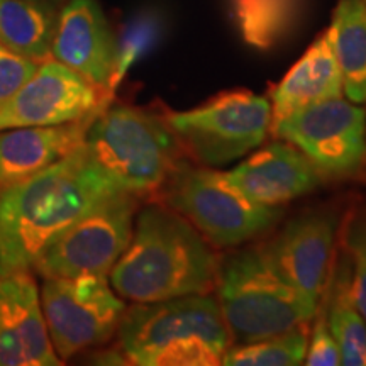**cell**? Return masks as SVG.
<instances>
[{
	"label": "cell",
	"instance_id": "1",
	"mask_svg": "<svg viewBox=\"0 0 366 366\" xmlns=\"http://www.w3.org/2000/svg\"><path fill=\"white\" fill-rule=\"evenodd\" d=\"M121 187L85 143L24 180L0 189V278L34 268L48 246Z\"/></svg>",
	"mask_w": 366,
	"mask_h": 366
},
{
	"label": "cell",
	"instance_id": "2",
	"mask_svg": "<svg viewBox=\"0 0 366 366\" xmlns=\"http://www.w3.org/2000/svg\"><path fill=\"white\" fill-rule=\"evenodd\" d=\"M219 264L214 246L185 217L153 204L137 212L129 244L109 277L122 299L151 304L209 294Z\"/></svg>",
	"mask_w": 366,
	"mask_h": 366
},
{
	"label": "cell",
	"instance_id": "3",
	"mask_svg": "<svg viewBox=\"0 0 366 366\" xmlns=\"http://www.w3.org/2000/svg\"><path fill=\"white\" fill-rule=\"evenodd\" d=\"M117 332L126 360L139 366H216L232 346L219 302L207 294L136 304Z\"/></svg>",
	"mask_w": 366,
	"mask_h": 366
},
{
	"label": "cell",
	"instance_id": "4",
	"mask_svg": "<svg viewBox=\"0 0 366 366\" xmlns=\"http://www.w3.org/2000/svg\"><path fill=\"white\" fill-rule=\"evenodd\" d=\"M216 288L232 345L307 326L317 310V302L283 277L264 241L221 259Z\"/></svg>",
	"mask_w": 366,
	"mask_h": 366
},
{
	"label": "cell",
	"instance_id": "5",
	"mask_svg": "<svg viewBox=\"0 0 366 366\" xmlns=\"http://www.w3.org/2000/svg\"><path fill=\"white\" fill-rule=\"evenodd\" d=\"M85 146L102 170L131 194L159 190L183 153L167 117L131 107H104L86 131Z\"/></svg>",
	"mask_w": 366,
	"mask_h": 366
},
{
	"label": "cell",
	"instance_id": "6",
	"mask_svg": "<svg viewBox=\"0 0 366 366\" xmlns=\"http://www.w3.org/2000/svg\"><path fill=\"white\" fill-rule=\"evenodd\" d=\"M164 202L180 214L214 248H237L267 234L283 216V207L249 199L224 172L178 162L162 187Z\"/></svg>",
	"mask_w": 366,
	"mask_h": 366
},
{
	"label": "cell",
	"instance_id": "7",
	"mask_svg": "<svg viewBox=\"0 0 366 366\" xmlns=\"http://www.w3.org/2000/svg\"><path fill=\"white\" fill-rule=\"evenodd\" d=\"M164 117L183 153L209 168L246 157L272 131V104L249 90L224 92L199 107Z\"/></svg>",
	"mask_w": 366,
	"mask_h": 366
},
{
	"label": "cell",
	"instance_id": "8",
	"mask_svg": "<svg viewBox=\"0 0 366 366\" xmlns=\"http://www.w3.org/2000/svg\"><path fill=\"white\" fill-rule=\"evenodd\" d=\"M137 194L117 192L100 200L59 234L34 264L44 278L104 277L129 244Z\"/></svg>",
	"mask_w": 366,
	"mask_h": 366
},
{
	"label": "cell",
	"instance_id": "9",
	"mask_svg": "<svg viewBox=\"0 0 366 366\" xmlns=\"http://www.w3.org/2000/svg\"><path fill=\"white\" fill-rule=\"evenodd\" d=\"M41 309L59 360L107 342L126 312L124 300L104 277L46 278Z\"/></svg>",
	"mask_w": 366,
	"mask_h": 366
},
{
	"label": "cell",
	"instance_id": "10",
	"mask_svg": "<svg viewBox=\"0 0 366 366\" xmlns=\"http://www.w3.org/2000/svg\"><path fill=\"white\" fill-rule=\"evenodd\" d=\"M273 134L302 151L322 178H351L366 167V111L342 97L283 117Z\"/></svg>",
	"mask_w": 366,
	"mask_h": 366
},
{
	"label": "cell",
	"instance_id": "11",
	"mask_svg": "<svg viewBox=\"0 0 366 366\" xmlns=\"http://www.w3.org/2000/svg\"><path fill=\"white\" fill-rule=\"evenodd\" d=\"M111 104V97L59 61H46L0 107V131L80 121Z\"/></svg>",
	"mask_w": 366,
	"mask_h": 366
},
{
	"label": "cell",
	"instance_id": "12",
	"mask_svg": "<svg viewBox=\"0 0 366 366\" xmlns=\"http://www.w3.org/2000/svg\"><path fill=\"white\" fill-rule=\"evenodd\" d=\"M336 234L332 212L310 210L290 219L264 246L283 277L319 302L332 273Z\"/></svg>",
	"mask_w": 366,
	"mask_h": 366
},
{
	"label": "cell",
	"instance_id": "13",
	"mask_svg": "<svg viewBox=\"0 0 366 366\" xmlns=\"http://www.w3.org/2000/svg\"><path fill=\"white\" fill-rule=\"evenodd\" d=\"M51 56L111 97L116 34L97 0H66L58 14Z\"/></svg>",
	"mask_w": 366,
	"mask_h": 366
},
{
	"label": "cell",
	"instance_id": "14",
	"mask_svg": "<svg viewBox=\"0 0 366 366\" xmlns=\"http://www.w3.org/2000/svg\"><path fill=\"white\" fill-rule=\"evenodd\" d=\"M39 292L26 273L0 278V366H58Z\"/></svg>",
	"mask_w": 366,
	"mask_h": 366
},
{
	"label": "cell",
	"instance_id": "15",
	"mask_svg": "<svg viewBox=\"0 0 366 366\" xmlns=\"http://www.w3.org/2000/svg\"><path fill=\"white\" fill-rule=\"evenodd\" d=\"M224 173L249 199L272 207H283V204L310 194L324 180L309 158L290 143L263 146Z\"/></svg>",
	"mask_w": 366,
	"mask_h": 366
},
{
	"label": "cell",
	"instance_id": "16",
	"mask_svg": "<svg viewBox=\"0 0 366 366\" xmlns=\"http://www.w3.org/2000/svg\"><path fill=\"white\" fill-rule=\"evenodd\" d=\"M100 111L68 124L0 131V189L51 167L80 148L92 121Z\"/></svg>",
	"mask_w": 366,
	"mask_h": 366
},
{
	"label": "cell",
	"instance_id": "17",
	"mask_svg": "<svg viewBox=\"0 0 366 366\" xmlns=\"http://www.w3.org/2000/svg\"><path fill=\"white\" fill-rule=\"evenodd\" d=\"M342 75L327 31L320 34L299 61L288 70L272 94V126L310 105L340 99Z\"/></svg>",
	"mask_w": 366,
	"mask_h": 366
},
{
	"label": "cell",
	"instance_id": "18",
	"mask_svg": "<svg viewBox=\"0 0 366 366\" xmlns=\"http://www.w3.org/2000/svg\"><path fill=\"white\" fill-rule=\"evenodd\" d=\"M327 34L340 65L346 97L355 104H365L366 7L363 0H340Z\"/></svg>",
	"mask_w": 366,
	"mask_h": 366
},
{
	"label": "cell",
	"instance_id": "19",
	"mask_svg": "<svg viewBox=\"0 0 366 366\" xmlns=\"http://www.w3.org/2000/svg\"><path fill=\"white\" fill-rule=\"evenodd\" d=\"M53 0H0V43L22 56L46 61L56 27Z\"/></svg>",
	"mask_w": 366,
	"mask_h": 366
},
{
	"label": "cell",
	"instance_id": "20",
	"mask_svg": "<svg viewBox=\"0 0 366 366\" xmlns=\"http://www.w3.org/2000/svg\"><path fill=\"white\" fill-rule=\"evenodd\" d=\"M317 304L326 309L329 329L340 347L341 365L366 366V320L351 299L350 267L345 253L340 262L334 263Z\"/></svg>",
	"mask_w": 366,
	"mask_h": 366
},
{
	"label": "cell",
	"instance_id": "21",
	"mask_svg": "<svg viewBox=\"0 0 366 366\" xmlns=\"http://www.w3.org/2000/svg\"><path fill=\"white\" fill-rule=\"evenodd\" d=\"M305 0H229L236 29L246 44L269 51L295 31Z\"/></svg>",
	"mask_w": 366,
	"mask_h": 366
},
{
	"label": "cell",
	"instance_id": "22",
	"mask_svg": "<svg viewBox=\"0 0 366 366\" xmlns=\"http://www.w3.org/2000/svg\"><path fill=\"white\" fill-rule=\"evenodd\" d=\"M164 31H167V21L157 9L137 11L126 22L121 34L116 36V66L109 85L111 97L131 68L153 53V49L162 43Z\"/></svg>",
	"mask_w": 366,
	"mask_h": 366
},
{
	"label": "cell",
	"instance_id": "23",
	"mask_svg": "<svg viewBox=\"0 0 366 366\" xmlns=\"http://www.w3.org/2000/svg\"><path fill=\"white\" fill-rule=\"evenodd\" d=\"M309 345L307 327L231 346L224 355L227 366H297L305 360Z\"/></svg>",
	"mask_w": 366,
	"mask_h": 366
},
{
	"label": "cell",
	"instance_id": "24",
	"mask_svg": "<svg viewBox=\"0 0 366 366\" xmlns=\"http://www.w3.org/2000/svg\"><path fill=\"white\" fill-rule=\"evenodd\" d=\"M342 246L350 267L351 299L366 320V210L355 214L346 224Z\"/></svg>",
	"mask_w": 366,
	"mask_h": 366
},
{
	"label": "cell",
	"instance_id": "25",
	"mask_svg": "<svg viewBox=\"0 0 366 366\" xmlns=\"http://www.w3.org/2000/svg\"><path fill=\"white\" fill-rule=\"evenodd\" d=\"M39 65L0 43V107L19 92Z\"/></svg>",
	"mask_w": 366,
	"mask_h": 366
},
{
	"label": "cell",
	"instance_id": "26",
	"mask_svg": "<svg viewBox=\"0 0 366 366\" xmlns=\"http://www.w3.org/2000/svg\"><path fill=\"white\" fill-rule=\"evenodd\" d=\"M304 365L309 366H337L341 365L340 347L336 345L331 329H329L327 314L322 304H317L315 310V324L312 334L309 336L307 353Z\"/></svg>",
	"mask_w": 366,
	"mask_h": 366
},
{
	"label": "cell",
	"instance_id": "27",
	"mask_svg": "<svg viewBox=\"0 0 366 366\" xmlns=\"http://www.w3.org/2000/svg\"><path fill=\"white\" fill-rule=\"evenodd\" d=\"M53 2L54 4H56V2H66V0H53Z\"/></svg>",
	"mask_w": 366,
	"mask_h": 366
},
{
	"label": "cell",
	"instance_id": "28",
	"mask_svg": "<svg viewBox=\"0 0 366 366\" xmlns=\"http://www.w3.org/2000/svg\"><path fill=\"white\" fill-rule=\"evenodd\" d=\"M363 2H365V7H366V0H363Z\"/></svg>",
	"mask_w": 366,
	"mask_h": 366
}]
</instances>
